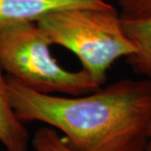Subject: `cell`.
<instances>
[{
  "label": "cell",
  "instance_id": "6da1fadb",
  "mask_svg": "<svg viewBox=\"0 0 151 151\" xmlns=\"http://www.w3.org/2000/svg\"><path fill=\"white\" fill-rule=\"evenodd\" d=\"M11 105L24 123L61 132L76 151H145L151 120V85L123 79L79 96L33 91L6 76Z\"/></svg>",
  "mask_w": 151,
  "mask_h": 151
},
{
  "label": "cell",
  "instance_id": "7a4b0ae2",
  "mask_svg": "<svg viewBox=\"0 0 151 151\" xmlns=\"http://www.w3.org/2000/svg\"><path fill=\"white\" fill-rule=\"evenodd\" d=\"M56 45L71 51L78 58L81 70L103 86L108 71L121 58L136 51L119 11L70 9L56 11L36 22Z\"/></svg>",
  "mask_w": 151,
  "mask_h": 151
},
{
  "label": "cell",
  "instance_id": "ba28073f",
  "mask_svg": "<svg viewBox=\"0 0 151 151\" xmlns=\"http://www.w3.org/2000/svg\"><path fill=\"white\" fill-rule=\"evenodd\" d=\"M124 20L151 19V0H117Z\"/></svg>",
  "mask_w": 151,
  "mask_h": 151
},
{
  "label": "cell",
  "instance_id": "3957f363",
  "mask_svg": "<svg viewBox=\"0 0 151 151\" xmlns=\"http://www.w3.org/2000/svg\"><path fill=\"white\" fill-rule=\"evenodd\" d=\"M51 45L36 23L8 28L0 31V64L9 76L40 93L79 96L102 86L83 70L62 67Z\"/></svg>",
  "mask_w": 151,
  "mask_h": 151
},
{
  "label": "cell",
  "instance_id": "8992f818",
  "mask_svg": "<svg viewBox=\"0 0 151 151\" xmlns=\"http://www.w3.org/2000/svg\"><path fill=\"white\" fill-rule=\"evenodd\" d=\"M124 23L137 49L134 54L126 58L127 62L151 85V19L124 20Z\"/></svg>",
  "mask_w": 151,
  "mask_h": 151
},
{
  "label": "cell",
  "instance_id": "52a82bcc",
  "mask_svg": "<svg viewBox=\"0 0 151 151\" xmlns=\"http://www.w3.org/2000/svg\"><path fill=\"white\" fill-rule=\"evenodd\" d=\"M32 145L35 151H76L60 136L57 130L49 126L36 130L32 139Z\"/></svg>",
  "mask_w": 151,
  "mask_h": 151
},
{
  "label": "cell",
  "instance_id": "9c48e42d",
  "mask_svg": "<svg viewBox=\"0 0 151 151\" xmlns=\"http://www.w3.org/2000/svg\"><path fill=\"white\" fill-rule=\"evenodd\" d=\"M145 151H151V120L148 125L147 132H146Z\"/></svg>",
  "mask_w": 151,
  "mask_h": 151
},
{
  "label": "cell",
  "instance_id": "277c9868",
  "mask_svg": "<svg viewBox=\"0 0 151 151\" xmlns=\"http://www.w3.org/2000/svg\"><path fill=\"white\" fill-rule=\"evenodd\" d=\"M80 8L109 9L113 6L105 0H0V31L36 23L56 11Z\"/></svg>",
  "mask_w": 151,
  "mask_h": 151
},
{
  "label": "cell",
  "instance_id": "5b68a950",
  "mask_svg": "<svg viewBox=\"0 0 151 151\" xmlns=\"http://www.w3.org/2000/svg\"><path fill=\"white\" fill-rule=\"evenodd\" d=\"M3 71L0 64V143L6 151H28L29 134L11 105Z\"/></svg>",
  "mask_w": 151,
  "mask_h": 151
}]
</instances>
